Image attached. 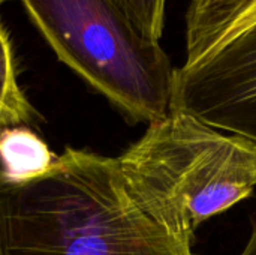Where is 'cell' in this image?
Wrapping results in <instances>:
<instances>
[{
    "mask_svg": "<svg viewBox=\"0 0 256 255\" xmlns=\"http://www.w3.org/2000/svg\"><path fill=\"white\" fill-rule=\"evenodd\" d=\"M170 110L256 141V20L176 68Z\"/></svg>",
    "mask_w": 256,
    "mask_h": 255,
    "instance_id": "obj_4",
    "label": "cell"
},
{
    "mask_svg": "<svg viewBox=\"0 0 256 255\" xmlns=\"http://www.w3.org/2000/svg\"><path fill=\"white\" fill-rule=\"evenodd\" d=\"M38 117L16 81L12 45L0 23V129L28 126Z\"/></svg>",
    "mask_w": 256,
    "mask_h": 255,
    "instance_id": "obj_7",
    "label": "cell"
},
{
    "mask_svg": "<svg viewBox=\"0 0 256 255\" xmlns=\"http://www.w3.org/2000/svg\"><path fill=\"white\" fill-rule=\"evenodd\" d=\"M134 201L188 246L207 219L254 194L256 141L170 110L117 158Z\"/></svg>",
    "mask_w": 256,
    "mask_h": 255,
    "instance_id": "obj_2",
    "label": "cell"
},
{
    "mask_svg": "<svg viewBox=\"0 0 256 255\" xmlns=\"http://www.w3.org/2000/svg\"><path fill=\"white\" fill-rule=\"evenodd\" d=\"M256 0H190L186 12V60L194 63L214 48Z\"/></svg>",
    "mask_w": 256,
    "mask_h": 255,
    "instance_id": "obj_5",
    "label": "cell"
},
{
    "mask_svg": "<svg viewBox=\"0 0 256 255\" xmlns=\"http://www.w3.org/2000/svg\"><path fill=\"white\" fill-rule=\"evenodd\" d=\"M255 20H256V3L254 5V6H250L244 14H242V17H240V18H238V20L231 26V29L228 30V33L222 38V41H224L225 38H228L230 35H232V33H234L236 30H238L240 27H243L244 24L252 23V21H255ZM222 41H220V42H222ZM220 42H219V44H220Z\"/></svg>",
    "mask_w": 256,
    "mask_h": 255,
    "instance_id": "obj_9",
    "label": "cell"
},
{
    "mask_svg": "<svg viewBox=\"0 0 256 255\" xmlns=\"http://www.w3.org/2000/svg\"><path fill=\"white\" fill-rule=\"evenodd\" d=\"M242 255H256V216L252 219V233Z\"/></svg>",
    "mask_w": 256,
    "mask_h": 255,
    "instance_id": "obj_10",
    "label": "cell"
},
{
    "mask_svg": "<svg viewBox=\"0 0 256 255\" xmlns=\"http://www.w3.org/2000/svg\"><path fill=\"white\" fill-rule=\"evenodd\" d=\"M6 2H9V0H0V5H3V3H6Z\"/></svg>",
    "mask_w": 256,
    "mask_h": 255,
    "instance_id": "obj_11",
    "label": "cell"
},
{
    "mask_svg": "<svg viewBox=\"0 0 256 255\" xmlns=\"http://www.w3.org/2000/svg\"><path fill=\"white\" fill-rule=\"evenodd\" d=\"M0 255H196L130 197L117 158L66 147L40 174L0 171Z\"/></svg>",
    "mask_w": 256,
    "mask_h": 255,
    "instance_id": "obj_1",
    "label": "cell"
},
{
    "mask_svg": "<svg viewBox=\"0 0 256 255\" xmlns=\"http://www.w3.org/2000/svg\"><path fill=\"white\" fill-rule=\"evenodd\" d=\"M56 56L132 122L153 123L171 105L168 54L114 0H21Z\"/></svg>",
    "mask_w": 256,
    "mask_h": 255,
    "instance_id": "obj_3",
    "label": "cell"
},
{
    "mask_svg": "<svg viewBox=\"0 0 256 255\" xmlns=\"http://www.w3.org/2000/svg\"><path fill=\"white\" fill-rule=\"evenodd\" d=\"M56 156L28 126L0 129V171L8 177L38 176L52 164Z\"/></svg>",
    "mask_w": 256,
    "mask_h": 255,
    "instance_id": "obj_6",
    "label": "cell"
},
{
    "mask_svg": "<svg viewBox=\"0 0 256 255\" xmlns=\"http://www.w3.org/2000/svg\"><path fill=\"white\" fill-rule=\"evenodd\" d=\"M146 38L160 42L165 29L166 0H114Z\"/></svg>",
    "mask_w": 256,
    "mask_h": 255,
    "instance_id": "obj_8",
    "label": "cell"
}]
</instances>
